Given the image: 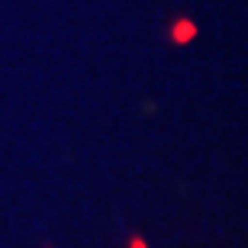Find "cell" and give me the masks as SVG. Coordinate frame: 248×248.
<instances>
[{
  "label": "cell",
  "mask_w": 248,
  "mask_h": 248,
  "mask_svg": "<svg viewBox=\"0 0 248 248\" xmlns=\"http://www.w3.org/2000/svg\"><path fill=\"white\" fill-rule=\"evenodd\" d=\"M129 248H145V242H142V239H132V242H129Z\"/></svg>",
  "instance_id": "2"
},
{
  "label": "cell",
  "mask_w": 248,
  "mask_h": 248,
  "mask_svg": "<svg viewBox=\"0 0 248 248\" xmlns=\"http://www.w3.org/2000/svg\"><path fill=\"white\" fill-rule=\"evenodd\" d=\"M190 32H193L190 23H177V42H187V39H190Z\"/></svg>",
  "instance_id": "1"
}]
</instances>
